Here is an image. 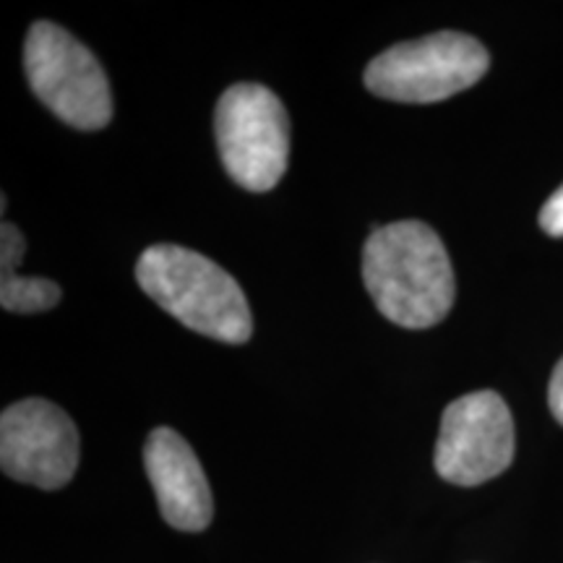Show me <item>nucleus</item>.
<instances>
[{
    "label": "nucleus",
    "mask_w": 563,
    "mask_h": 563,
    "mask_svg": "<svg viewBox=\"0 0 563 563\" xmlns=\"http://www.w3.org/2000/svg\"><path fill=\"white\" fill-rule=\"evenodd\" d=\"M363 282L386 319L431 329L454 306V269L441 238L418 220L373 228L363 249Z\"/></svg>",
    "instance_id": "obj_1"
},
{
    "label": "nucleus",
    "mask_w": 563,
    "mask_h": 563,
    "mask_svg": "<svg viewBox=\"0 0 563 563\" xmlns=\"http://www.w3.org/2000/svg\"><path fill=\"white\" fill-rule=\"evenodd\" d=\"M136 282L183 327L228 344L251 340L253 316L241 285L201 253L170 243L152 245L139 256Z\"/></svg>",
    "instance_id": "obj_2"
},
{
    "label": "nucleus",
    "mask_w": 563,
    "mask_h": 563,
    "mask_svg": "<svg viewBox=\"0 0 563 563\" xmlns=\"http://www.w3.org/2000/svg\"><path fill=\"white\" fill-rule=\"evenodd\" d=\"M488 66L483 42L462 32H435L376 55L363 81L382 100L431 104L473 87Z\"/></svg>",
    "instance_id": "obj_3"
},
{
    "label": "nucleus",
    "mask_w": 563,
    "mask_h": 563,
    "mask_svg": "<svg viewBox=\"0 0 563 563\" xmlns=\"http://www.w3.org/2000/svg\"><path fill=\"white\" fill-rule=\"evenodd\" d=\"M24 68L30 87L53 115L79 131H100L112 118V91L100 60L53 21L26 34Z\"/></svg>",
    "instance_id": "obj_4"
},
{
    "label": "nucleus",
    "mask_w": 563,
    "mask_h": 563,
    "mask_svg": "<svg viewBox=\"0 0 563 563\" xmlns=\"http://www.w3.org/2000/svg\"><path fill=\"white\" fill-rule=\"evenodd\" d=\"M217 150L224 170L245 191H272L287 170L290 121L285 104L262 84H235L217 102Z\"/></svg>",
    "instance_id": "obj_5"
},
{
    "label": "nucleus",
    "mask_w": 563,
    "mask_h": 563,
    "mask_svg": "<svg viewBox=\"0 0 563 563\" xmlns=\"http://www.w3.org/2000/svg\"><path fill=\"white\" fill-rule=\"evenodd\" d=\"M514 462V420L501 394H464L443 410L433 464L443 481L473 488Z\"/></svg>",
    "instance_id": "obj_6"
},
{
    "label": "nucleus",
    "mask_w": 563,
    "mask_h": 563,
    "mask_svg": "<svg viewBox=\"0 0 563 563\" xmlns=\"http://www.w3.org/2000/svg\"><path fill=\"white\" fill-rule=\"evenodd\" d=\"M0 467L11 481L58 490L79 467V431L47 399H24L0 415Z\"/></svg>",
    "instance_id": "obj_7"
},
{
    "label": "nucleus",
    "mask_w": 563,
    "mask_h": 563,
    "mask_svg": "<svg viewBox=\"0 0 563 563\" xmlns=\"http://www.w3.org/2000/svg\"><path fill=\"white\" fill-rule=\"evenodd\" d=\"M144 470L167 525L183 532L207 530L214 517L211 488L183 435L173 428H154L144 446Z\"/></svg>",
    "instance_id": "obj_8"
},
{
    "label": "nucleus",
    "mask_w": 563,
    "mask_h": 563,
    "mask_svg": "<svg viewBox=\"0 0 563 563\" xmlns=\"http://www.w3.org/2000/svg\"><path fill=\"white\" fill-rule=\"evenodd\" d=\"M60 287L53 279L19 277L16 269H0V306L11 313H42L58 306Z\"/></svg>",
    "instance_id": "obj_9"
},
{
    "label": "nucleus",
    "mask_w": 563,
    "mask_h": 563,
    "mask_svg": "<svg viewBox=\"0 0 563 563\" xmlns=\"http://www.w3.org/2000/svg\"><path fill=\"white\" fill-rule=\"evenodd\" d=\"M540 228L545 235L563 238V186L551 194V199L540 209Z\"/></svg>",
    "instance_id": "obj_10"
},
{
    "label": "nucleus",
    "mask_w": 563,
    "mask_h": 563,
    "mask_svg": "<svg viewBox=\"0 0 563 563\" xmlns=\"http://www.w3.org/2000/svg\"><path fill=\"white\" fill-rule=\"evenodd\" d=\"M548 405H551L553 418L563 426V357L559 361V365H555L551 386H548Z\"/></svg>",
    "instance_id": "obj_11"
}]
</instances>
